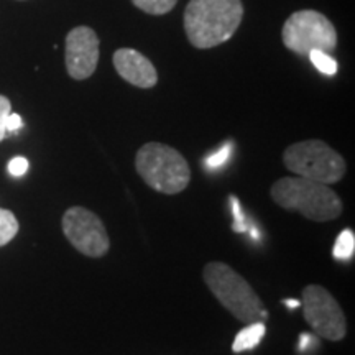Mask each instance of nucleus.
Instances as JSON below:
<instances>
[{
  "instance_id": "obj_6",
  "label": "nucleus",
  "mask_w": 355,
  "mask_h": 355,
  "mask_svg": "<svg viewBox=\"0 0 355 355\" xmlns=\"http://www.w3.org/2000/svg\"><path fill=\"white\" fill-rule=\"evenodd\" d=\"M283 44L296 55L319 50L332 53L337 48V32L332 21L316 10H300L288 17L282 30Z\"/></svg>"
},
{
  "instance_id": "obj_21",
  "label": "nucleus",
  "mask_w": 355,
  "mask_h": 355,
  "mask_svg": "<svg viewBox=\"0 0 355 355\" xmlns=\"http://www.w3.org/2000/svg\"><path fill=\"white\" fill-rule=\"evenodd\" d=\"M311 343H313V337H311L309 334H301V337H300V350L308 349V345Z\"/></svg>"
},
{
  "instance_id": "obj_5",
  "label": "nucleus",
  "mask_w": 355,
  "mask_h": 355,
  "mask_svg": "<svg viewBox=\"0 0 355 355\" xmlns=\"http://www.w3.org/2000/svg\"><path fill=\"white\" fill-rule=\"evenodd\" d=\"M283 163L293 175L322 184H336L347 171L344 157L322 140H304L288 146Z\"/></svg>"
},
{
  "instance_id": "obj_11",
  "label": "nucleus",
  "mask_w": 355,
  "mask_h": 355,
  "mask_svg": "<svg viewBox=\"0 0 355 355\" xmlns=\"http://www.w3.org/2000/svg\"><path fill=\"white\" fill-rule=\"evenodd\" d=\"M265 332H266V327L261 321L247 324V326L239 331V334L235 336L232 350L235 354H241V352H245V350L255 349L257 345L261 343V339H263Z\"/></svg>"
},
{
  "instance_id": "obj_19",
  "label": "nucleus",
  "mask_w": 355,
  "mask_h": 355,
  "mask_svg": "<svg viewBox=\"0 0 355 355\" xmlns=\"http://www.w3.org/2000/svg\"><path fill=\"white\" fill-rule=\"evenodd\" d=\"M28 166H30L28 159L24 157H17V158H12L10 162H8L7 170L12 176H24L25 173L28 171Z\"/></svg>"
},
{
  "instance_id": "obj_8",
  "label": "nucleus",
  "mask_w": 355,
  "mask_h": 355,
  "mask_svg": "<svg viewBox=\"0 0 355 355\" xmlns=\"http://www.w3.org/2000/svg\"><path fill=\"white\" fill-rule=\"evenodd\" d=\"M61 225L66 239L79 254L91 259H101L109 252L110 239L104 222L86 207H69L64 212Z\"/></svg>"
},
{
  "instance_id": "obj_10",
  "label": "nucleus",
  "mask_w": 355,
  "mask_h": 355,
  "mask_svg": "<svg viewBox=\"0 0 355 355\" xmlns=\"http://www.w3.org/2000/svg\"><path fill=\"white\" fill-rule=\"evenodd\" d=\"M114 66L123 81L140 89L157 86L158 73L148 58L132 48H121L114 53Z\"/></svg>"
},
{
  "instance_id": "obj_16",
  "label": "nucleus",
  "mask_w": 355,
  "mask_h": 355,
  "mask_svg": "<svg viewBox=\"0 0 355 355\" xmlns=\"http://www.w3.org/2000/svg\"><path fill=\"white\" fill-rule=\"evenodd\" d=\"M230 155H232V144H225L222 148L217 150V152L211 153L209 157H206V159L202 162V165L209 171L219 170L220 166H224L225 163L229 162Z\"/></svg>"
},
{
  "instance_id": "obj_1",
  "label": "nucleus",
  "mask_w": 355,
  "mask_h": 355,
  "mask_svg": "<svg viewBox=\"0 0 355 355\" xmlns=\"http://www.w3.org/2000/svg\"><path fill=\"white\" fill-rule=\"evenodd\" d=\"M242 19V0H189L184 8V32L193 46L209 50L232 38Z\"/></svg>"
},
{
  "instance_id": "obj_3",
  "label": "nucleus",
  "mask_w": 355,
  "mask_h": 355,
  "mask_svg": "<svg viewBox=\"0 0 355 355\" xmlns=\"http://www.w3.org/2000/svg\"><path fill=\"white\" fill-rule=\"evenodd\" d=\"M202 279L214 298L237 321L250 324L266 318V311L259 295L232 266L222 261H209L202 270Z\"/></svg>"
},
{
  "instance_id": "obj_9",
  "label": "nucleus",
  "mask_w": 355,
  "mask_h": 355,
  "mask_svg": "<svg viewBox=\"0 0 355 355\" xmlns=\"http://www.w3.org/2000/svg\"><path fill=\"white\" fill-rule=\"evenodd\" d=\"M66 69L76 81L94 74L99 63V37L91 26H76L66 37Z\"/></svg>"
},
{
  "instance_id": "obj_4",
  "label": "nucleus",
  "mask_w": 355,
  "mask_h": 355,
  "mask_svg": "<svg viewBox=\"0 0 355 355\" xmlns=\"http://www.w3.org/2000/svg\"><path fill=\"white\" fill-rule=\"evenodd\" d=\"M135 168L150 188L163 194L183 193L191 181L186 158L170 145L150 141L135 155Z\"/></svg>"
},
{
  "instance_id": "obj_14",
  "label": "nucleus",
  "mask_w": 355,
  "mask_h": 355,
  "mask_svg": "<svg viewBox=\"0 0 355 355\" xmlns=\"http://www.w3.org/2000/svg\"><path fill=\"white\" fill-rule=\"evenodd\" d=\"M133 6L150 15H165L173 10L178 0H132Z\"/></svg>"
},
{
  "instance_id": "obj_17",
  "label": "nucleus",
  "mask_w": 355,
  "mask_h": 355,
  "mask_svg": "<svg viewBox=\"0 0 355 355\" xmlns=\"http://www.w3.org/2000/svg\"><path fill=\"white\" fill-rule=\"evenodd\" d=\"M230 209H232V216H234V224H232L234 232H237V234L247 232L250 227H248V224H247L245 214H243L241 202H239V199L235 196H230Z\"/></svg>"
},
{
  "instance_id": "obj_22",
  "label": "nucleus",
  "mask_w": 355,
  "mask_h": 355,
  "mask_svg": "<svg viewBox=\"0 0 355 355\" xmlns=\"http://www.w3.org/2000/svg\"><path fill=\"white\" fill-rule=\"evenodd\" d=\"M283 303H285L288 308H291V309H295V308H298V306H301V303L298 300H285L283 301Z\"/></svg>"
},
{
  "instance_id": "obj_12",
  "label": "nucleus",
  "mask_w": 355,
  "mask_h": 355,
  "mask_svg": "<svg viewBox=\"0 0 355 355\" xmlns=\"http://www.w3.org/2000/svg\"><path fill=\"white\" fill-rule=\"evenodd\" d=\"M354 254H355V234L354 230L345 229L339 234V237H337L336 245L332 248V255H334L336 260L349 261L354 259Z\"/></svg>"
},
{
  "instance_id": "obj_13",
  "label": "nucleus",
  "mask_w": 355,
  "mask_h": 355,
  "mask_svg": "<svg viewBox=\"0 0 355 355\" xmlns=\"http://www.w3.org/2000/svg\"><path fill=\"white\" fill-rule=\"evenodd\" d=\"M19 234V220L8 209H0V247L7 245Z\"/></svg>"
},
{
  "instance_id": "obj_18",
  "label": "nucleus",
  "mask_w": 355,
  "mask_h": 355,
  "mask_svg": "<svg viewBox=\"0 0 355 355\" xmlns=\"http://www.w3.org/2000/svg\"><path fill=\"white\" fill-rule=\"evenodd\" d=\"M12 112V104L6 96H0V141L7 137V117Z\"/></svg>"
},
{
  "instance_id": "obj_15",
  "label": "nucleus",
  "mask_w": 355,
  "mask_h": 355,
  "mask_svg": "<svg viewBox=\"0 0 355 355\" xmlns=\"http://www.w3.org/2000/svg\"><path fill=\"white\" fill-rule=\"evenodd\" d=\"M309 60L311 63L316 66V69L319 73L326 74V76H334L337 73V61L332 58L329 53H324V51H319V50H314L309 53Z\"/></svg>"
},
{
  "instance_id": "obj_7",
  "label": "nucleus",
  "mask_w": 355,
  "mask_h": 355,
  "mask_svg": "<svg viewBox=\"0 0 355 355\" xmlns=\"http://www.w3.org/2000/svg\"><path fill=\"white\" fill-rule=\"evenodd\" d=\"M303 314L306 322L319 337L327 340H343L347 332L345 314L334 296L326 288L308 285L303 290Z\"/></svg>"
},
{
  "instance_id": "obj_20",
  "label": "nucleus",
  "mask_w": 355,
  "mask_h": 355,
  "mask_svg": "<svg viewBox=\"0 0 355 355\" xmlns=\"http://www.w3.org/2000/svg\"><path fill=\"white\" fill-rule=\"evenodd\" d=\"M21 127H24V121H21L20 115L10 112V115H8V117H7V123H6L7 133L8 132H17Z\"/></svg>"
},
{
  "instance_id": "obj_2",
  "label": "nucleus",
  "mask_w": 355,
  "mask_h": 355,
  "mask_svg": "<svg viewBox=\"0 0 355 355\" xmlns=\"http://www.w3.org/2000/svg\"><path fill=\"white\" fill-rule=\"evenodd\" d=\"M272 199L286 211L298 212L314 222H329L343 214V201L329 184L300 176H286L273 183Z\"/></svg>"
}]
</instances>
